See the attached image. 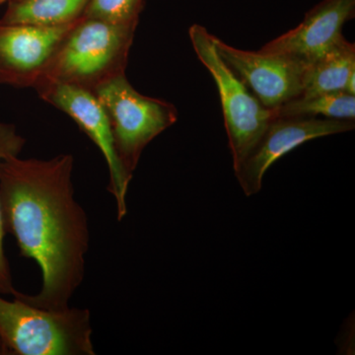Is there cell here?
Here are the masks:
<instances>
[{
    "instance_id": "3957f363",
    "label": "cell",
    "mask_w": 355,
    "mask_h": 355,
    "mask_svg": "<svg viewBox=\"0 0 355 355\" xmlns=\"http://www.w3.org/2000/svg\"><path fill=\"white\" fill-rule=\"evenodd\" d=\"M0 294V342L6 354L95 355L91 313L84 308L48 310Z\"/></svg>"
},
{
    "instance_id": "5b68a950",
    "label": "cell",
    "mask_w": 355,
    "mask_h": 355,
    "mask_svg": "<svg viewBox=\"0 0 355 355\" xmlns=\"http://www.w3.org/2000/svg\"><path fill=\"white\" fill-rule=\"evenodd\" d=\"M189 36L198 60L209 70L218 91L235 169L260 139L272 113L222 60L212 35L203 26L191 25Z\"/></svg>"
},
{
    "instance_id": "9a60e30c",
    "label": "cell",
    "mask_w": 355,
    "mask_h": 355,
    "mask_svg": "<svg viewBox=\"0 0 355 355\" xmlns=\"http://www.w3.org/2000/svg\"><path fill=\"white\" fill-rule=\"evenodd\" d=\"M144 0H89L84 17L111 23L139 22Z\"/></svg>"
},
{
    "instance_id": "8fae6325",
    "label": "cell",
    "mask_w": 355,
    "mask_h": 355,
    "mask_svg": "<svg viewBox=\"0 0 355 355\" xmlns=\"http://www.w3.org/2000/svg\"><path fill=\"white\" fill-rule=\"evenodd\" d=\"M355 71V44L342 37L319 60L306 67L302 94L345 92L347 79Z\"/></svg>"
},
{
    "instance_id": "4fadbf2b",
    "label": "cell",
    "mask_w": 355,
    "mask_h": 355,
    "mask_svg": "<svg viewBox=\"0 0 355 355\" xmlns=\"http://www.w3.org/2000/svg\"><path fill=\"white\" fill-rule=\"evenodd\" d=\"M270 113L272 118L322 116L334 120L354 121L355 96L345 92L299 96Z\"/></svg>"
},
{
    "instance_id": "9c48e42d",
    "label": "cell",
    "mask_w": 355,
    "mask_h": 355,
    "mask_svg": "<svg viewBox=\"0 0 355 355\" xmlns=\"http://www.w3.org/2000/svg\"><path fill=\"white\" fill-rule=\"evenodd\" d=\"M76 22L40 27L0 21V85L34 88L58 44Z\"/></svg>"
},
{
    "instance_id": "ba28073f",
    "label": "cell",
    "mask_w": 355,
    "mask_h": 355,
    "mask_svg": "<svg viewBox=\"0 0 355 355\" xmlns=\"http://www.w3.org/2000/svg\"><path fill=\"white\" fill-rule=\"evenodd\" d=\"M214 46L259 101L273 111L302 94L306 67L284 55L239 50L212 35Z\"/></svg>"
},
{
    "instance_id": "e0dca14e",
    "label": "cell",
    "mask_w": 355,
    "mask_h": 355,
    "mask_svg": "<svg viewBox=\"0 0 355 355\" xmlns=\"http://www.w3.org/2000/svg\"><path fill=\"white\" fill-rule=\"evenodd\" d=\"M4 2H6V0H0V4L4 3Z\"/></svg>"
},
{
    "instance_id": "2e32d148",
    "label": "cell",
    "mask_w": 355,
    "mask_h": 355,
    "mask_svg": "<svg viewBox=\"0 0 355 355\" xmlns=\"http://www.w3.org/2000/svg\"><path fill=\"white\" fill-rule=\"evenodd\" d=\"M6 354V349H4L3 345H2L1 342H0V354Z\"/></svg>"
},
{
    "instance_id": "8992f818",
    "label": "cell",
    "mask_w": 355,
    "mask_h": 355,
    "mask_svg": "<svg viewBox=\"0 0 355 355\" xmlns=\"http://www.w3.org/2000/svg\"><path fill=\"white\" fill-rule=\"evenodd\" d=\"M34 89L44 102L69 114L101 151L108 166L109 191L116 202L118 219L123 220L128 212L127 195L132 177L116 155L111 125L101 103L94 93L69 84L42 80Z\"/></svg>"
},
{
    "instance_id": "6da1fadb",
    "label": "cell",
    "mask_w": 355,
    "mask_h": 355,
    "mask_svg": "<svg viewBox=\"0 0 355 355\" xmlns=\"http://www.w3.org/2000/svg\"><path fill=\"white\" fill-rule=\"evenodd\" d=\"M73 169L71 154L0 161L4 232L15 238L21 254L36 261L42 272L38 293L17 291L13 296L43 309L69 307L85 277L90 229L76 200Z\"/></svg>"
},
{
    "instance_id": "7c38bea8",
    "label": "cell",
    "mask_w": 355,
    "mask_h": 355,
    "mask_svg": "<svg viewBox=\"0 0 355 355\" xmlns=\"http://www.w3.org/2000/svg\"><path fill=\"white\" fill-rule=\"evenodd\" d=\"M89 0H12L0 21L8 24L60 27L72 24L85 12Z\"/></svg>"
},
{
    "instance_id": "ac0fdd59",
    "label": "cell",
    "mask_w": 355,
    "mask_h": 355,
    "mask_svg": "<svg viewBox=\"0 0 355 355\" xmlns=\"http://www.w3.org/2000/svg\"><path fill=\"white\" fill-rule=\"evenodd\" d=\"M12 1V0H6V2Z\"/></svg>"
},
{
    "instance_id": "7a4b0ae2",
    "label": "cell",
    "mask_w": 355,
    "mask_h": 355,
    "mask_svg": "<svg viewBox=\"0 0 355 355\" xmlns=\"http://www.w3.org/2000/svg\"><path fill=\"white\" fill-rule=\"evenodd\" d=\"M137 25L83 16L58 44L39 83L55 81L94 93L125 76Z\"/></svg>"
},
{
    "instance_id": "30bf717a",
    "label": "cell",
    "mask_w": 355,
    "mask_h": 355,
    "mask_svg": "<svg viewBox=\"0 0 355 355\" xmlns=\"http://www.w3.org/2000/svg\"><path fill=\"white\" fill-rule=\"evenodd\" d=\"M354 15L355 0H322L305 14L297 27L259 51L284 55L309 67L343 37V26Z\"/></svg>"
},
{
    "instance_id": "52a82bcc",
    "label": "cell",
    "mask_w": 355,
    "mask_h": 355,
    "mask_svg": "<svg viewBox=\"0 0 355 355\" xmlns=\"http://www.w3.org/2000/svg\"><path fill=\"white\" fill-rule=\"evenodd\" d=\"M354 121L317 116L272 118L235 176L247 197L260 193L268 170L279 159L310 140L354 130Z\"/></svg>"
},
{
    "instance_id": "277c9868",
    "label": "cell",
    "mask_w": 355,
    "mask_h": 355,
    "mask_svg": "<svg viewBox=\"0 0 355 355\" xmlns=\"http://www.w3.org/2000/svg\"><path fill=\"white\" fill-rule=\"evenodd\" d=\"M94 95L108 116L119 160L132 177L146 147L176 123L178 110L171 103L140 94L125 74L103 84Z\"/></svg>"
},
{
    "instance_id": "5bb4252c",
    "label": "cell",
    "mask_w": 355,
    "mask_h": 355,
    "mask_svg": "<svg viewBox=\"0 0 355 355\" xmlns=\"http://www.w3.org/2000/svg\"><path fill=\"white\" fill-rule=\"evenodd\" d=\"M26 144V139L19 135L15 125L0 121V161L3 159L19 156ZM3 224L0 212V294L12 295L16 289L13 286L11 270L4 253Z\"/></svg>"
}]
</instances>
